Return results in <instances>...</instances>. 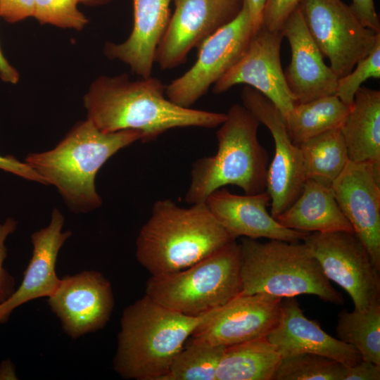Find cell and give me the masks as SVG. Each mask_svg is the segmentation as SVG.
<instances>
[{
  "instance_id": "obj_1",
  "label": "cell",
  "mask_w": 380,
  "mask_h": 380,
  "mask_svg": "<svg viewBox=\"0 0 380 380\" xmlns=\"http://www.w3.org/2000/svg\"><path fill=\"white\" fill-rule=\"evenodd\" d=\"M87 119L103 132L133 129L143 143L179 127L215 128L226 113L178 106L165 95V85L150 76L135 81L127 74L101 76L84 96Z\"/></svg>"
},
{
  "instance_id": "obj_2",
  "label": "cell",
  "mask_w": 380,
  "mask_h": 380,
  "mask_svg": "<svg viewBox=\"0 0 380 380\" xmlns=\"http://www.w3.org/2000/svg\"><path fill=\"white\" fill-rule=\"evenodd\" d=\"M205 203L189 208L170 199L154 203L137 239L138 262L151 275L190 267L233 241Z\"/></svg>"
},
{
  "instance_id": "obj_3",
  "label": "cell",
  "mask_w": 380,
  "mask_h": 380,
  "mask_svg": "<svg viewBox=\"0 0 380 380\" xmlns=\"http://www.w3.org/2000/svg\"><path fill=\"white\" fill-rule=\"evenodd\" d=\"M210 312L184 315L144 295L123 310L114 370L127 379L160 380Z\"/></svg>"
},
{
  "instance_id": "obj_4",
  "label": "cell",
  "mask_w": 380,
  "mask_h": 380,
  "mask_svg": "<svg viewBox=\"0 0 380 380\" xmlns=\"http://www.w3.org/2000/svg\"><path fill=\"white\" fill-rule=\"evenodd\" d=\"M141 138V132L133 129L103 132L87 119L75 125L53 149L30 153L25 161L48 185L57 188L72 210L85 213L102 203L95 187L102 165Z\"/></svg>"
},
{
  "instance_id": "obj_5",
  "label": "cell",
  "mask_w": 380,
  "mask_h": 380,
  "mask_svg": "<svg viewBox=\"0 0 380 380\" xmlns=\"http://www.w3.org/2000/svg\"><path fill=\"white\" fill-rule=\"evenodd\" d=\"M226 115L216 133V153L192 164L184 198L190 205L205 203L211 193L227 185L237 186L246 194L266 190L269 157L258 139L260 122L243 105H232Z\"/></svg>"
},
{
  "instance_id": "obj_6",
  "label": "cell",
  "mask_w": 380,
  "mask_h": 380,
  "mask_svg": "<svg viewBox=\"0 0 380 380\" xmlns=\"http://www.w3.org/2000/svg\"><path fill=\"white\" fill-rule=\"evenodd\" d=\"M241 295L267 293L282 298L308 294L334 305L342 295L331 284L304 243L269 239L262 243L242 237Z\"/></svg>"
},
{
  "instance_id": "obj_7",
  "label": "cell",
  "mask_w": 380,
  "mask_h": 380,
  "mask_svg": "<svg viewBox=\"0 0 380 380\" xmlns=\"http://www.w3.org/2000/svg\"><path fill=\"white\" fill-rule=\"evenodd\" d=\"M241 248L236 240L184 270L151 275L145 295L184 315L199 316L241 291Z\"/></svg>"
},
{
  "instance_id": "obj_8",
  "label": "cell",
  "mask_w": 380,
  "mask_h": 380,
  "mask_svg": "<svg viewBox=\"0 0 380 380\" xmlns=\"http://www.w3.org/2000/svg\"><path fill=\"white\" fill-rule=\"evenodd\" d=\"M306 27L338 78L348 74L372 49L380 32L366 27L341 0H300Z\"/></svg>"
},
{
  "instance_id": "obj_9",
  "label": "cell",
  "mask_w": 380,
  "mask_h": 380,
  "mask_svg": "<svg viewBox=\"0 0 380 380\" xmlns=\"http://www.w3.org/2000/svg\"><path fill=\"white\" fill-rule=\"evenodd\" d=\"M255 32L243 0L236 17L197 49V59L191 68L165 86L167 98L178 106L190 108L239 61Z\"/></svg>"
},
{
  "instance_id": "obj_10",
  "label": "cell",
  "mask_w": 380,
  "mask_h": 380,
  "mask_svg": "<svg viewBox=\"0 0 380 380\" xmlns=\"http://www.w3.org/2000/svg\"><path fill=\"white\" fill-rule=\"evenodd\" d=\"M303 241L327 278L350 295L354 309H365L380 300V271L354 232H312Z\"/></svg>"
},
{
  "instance_id": "obj_11",
  "label": "cell",
  "mask_w": 380,
  "mask_h": 380,
  "mask_svg": "<svg viewBox=\"0 0 380 380\" xmlns=\"http://www.w3.org/2000/svg\"><path fill=\"white\" fill-rule=\"evenodd\" d=\"M241 97L246 108L270 130L274 155L268 167L266 191L270 196V214L276 218L300 194L306 180L300 149L287 132L283 115L267 97L253 88H243Z\"/></svg>"
},
{
  "instance_id": "obj_12",
  "label": "cell",
  "mask_w": 380,
  "mask_h": 380,
  "mask_svg": "<svg viewBox=\"0 0 380 380\" xmlns=\"http://www.w3.org/2000/svg\"><path fill=\"white\" fill-rule=\"evenodd\" d=\"M175 9L157 47L155 63L169 70L186 62L211 35L234 20L243 0H173Z\"/></svg>"
},
{
  "instance_id": "obj_13",
  "label": "cell",
  "mask_w": 380,
  "mask_h": 380,
  "mask_svg": "<svg viewBox=\"0 0 380 380\" xmlns=\"http://www.w3.org/2000/svg\"><path fill=\"white\" fill-rule=\"evenodd\" d=\"M281 31L260 27L239 61L214 85L213 91L222 94L234 85L245 84L270 100L284 118L297 103L286 82L280 59Z\"/></svg>"
},
{
  "instance_id": "obj_14",
  "label": "cell",
  "mask_w": 380,
  "mask_h": 380,
  "mask_svg": "<svg viewBox=\"0 0 380 380\" xmlns=\"http://www.w3.org/2000/svg\"><path fill=\"white\" fill-rule=\"evenodd\" d=\"M64 332L72 338L104 327L110 319L114 297L110 281L97 271H83L61 279L48 298Z\"/></svg>"
},
{
  "instance_id": "obj_15",
  "label": "cell",
  "mask_w": 380,
  "mask_h": 380,
  "mask_svg": "<svg viewBox=\"0 0 380 380\" xmlns=\"http://www.w3.org/2000/svg\"><path fill=\"white\" fill-rule=\"evenodd\" d=\"M282 300L267 293L239 294L213 310L190 338L227 347L266 337L278 322Z\"/></svg>"
},
{
  "instance_id": "obj_16",
  "label": "cell",
  "mask_w": 380,
  "mask_h": 380,
  "mask_svg": "<svg viewBox=\"0 0 380 380\" xmlns=\"http://www.w3.org/2000/svg\"><path fill=\"white\" fill-rule=\"evenodd\" d=\"M331 189L353 232L380 271V169L349 160Z\"/></svg>"
},
{
  "instance_id": "obj_17",
  "label": "cell",
  "mask_w": 380,
  "mask_h": 380,
  "mask_svg": "<svg viewBox=\"0 0 380 380\" xmlns=\"http://www.w3.org/2000/svg\"><path fill=\"white\" fill-rule=\"evenodd\" d=\"M270 201L266 190L238 195L220 188L211 193L205 203L232 239L241 236L288 242L303 241L309 233L291 229L279 223L267 210Z\"/></svg>"
},
{
  "instance_id": "obj_18",
  "label": "cell",
  "mask_w": 380,
  "mask_h": 380,
  "mask_svg": "<svg viewBox=\"0 0 380 380\" xmlns=\"http://www.w3.org/2000/svg\"><path fill=\"white\" fill-rule=\"evenodd\" d=\"M291 47V62L284 72L288 87L297 103L335 94L338 77L312 39L298 7L282 29Z\"/></svg>"
},
{
  "instance_id": "obj_19",
  "label": "cell",
  "mask_w": 380,
  "mask_h": 380,
  "mask_svg": "<svg viewBox=\"0 0 380 380\" xmlns=\"http://www.w3.org/2000/svg\"><path fill=\"white\" fill-rule=\"evenodd\" d=\"M266 337L281 357L314 353L346 367L362 360L353 346L330 336L317 322L307 318L295 297L283 298L278 322Z\"/></svg>"
},
{
  "instance_id": "obj_20",
  "label": "cell",
  "mask_w": 380,
  "mask_h": 380,
  "mask_svg": "<svg viewBox=\"0 0 380 380\" xmlns=\"http://www.w3.org/2000/svg\"><path fill=\"white\" fill-rule=\"evenodd\" d=\"M63 224L62 213L54 208L50 224L31 235L32 258L20 286L8 299L0 304V323L6 322L18 306L34 299L49 298L57 289L61 282L56 272L58 255L71 236L69 230L62 232Z\"/></svg>"
},
{
  "instance_id": "obj_21",
  "label": "cell",
  "mask_w": 380,
  "mask_h": 380,
  "mask_svg": "<svg viewBox=\"0 0 380 380\" xmlns=\"http://www.w3.org/2000/svg\"><path fill=\"white\" fill-rule=\"evenodd\" d=\"M171 1L133 0L134 23L129 37L122 43H106L104 53L128 65L141 78L152 76L156 49L171 17Z\"/></svg>"
},
{
  "instance_id": "obj_22",
  "label": "cell",
  "mask_w": 380,
  "mask_h": 380,
  "mask_svg": "<svg viewBox=\"0 0 380 380\" xmlns=\"http://www.w3.org/2000/svg\"><path fill=\"white\" fill-rule=\"evenodd\" d=\"M282 226L303 232H353L331 186L306 179L296 200L276 218Z\"/></svg>"
},
{
  "instance_id": "obj_23",
  "label": "cell",
  "mask_w": 380,
  "mask_h": 380,
  "mask_svg": "<svg viewBox=\"0 0 380 380\" xmlns=\"http://www.w3.org/2000/svg\"><path fill=\"white\" fill-rule=\"evenodd\" d=\"M349 160L380 169V91L360 87L340 128Z\"/></svg>"
},
{
  "instance_id": "obj_24",
  "label": "cell",
  "mask_w": 380,
  "mask_h": 380,
  "mask_svg": "<svg viewBox=\"0 0 380 380\" xmlns=\"http://www.w3.org/2000/svg\"><path fill=\"white\" fill-rule=\"evenodd\" d=\"M281 356L267 337L225 347L217 380H272Z\"/></svg>"
},
{
  "instance_id": "obj_25",
  "label": "cell",
  "mask_w": 380,
  "mask_h": 380,
  "mask_svg": "<svg viewBox=\"0 0 380 380\" xmlns=\"http://www.w3.org/2000/svg\"><path fill=\"white\" fill-rule=\"evenodd\" d=\"M350 109L336 94L296 103L284 118L287 132L296 145L324 132L340 129Z\"/></svg>"
},
{
  "instance_id": "obj_26",
  "label": "cell",
  "mask_w": 380,
  "mask_h": 380,
  "mask_svg": "<svg viewBox=\"0 0 380 380\" xmlns=\"http://www.w3.org/2000/svg\"><path fill=\"white\" fill-rule=\"evenodd\" d=\"M298 146L301 151L306 179L331 186L349 162L340 129L324 132Z\"/></svg>"
},
{
  "instance_id": "obj_27",
  "label": "cell",
  "mask_w": 380,
  "mask_h": 380,
  "mask_svg": "<svg viewBox=\"0 0 380 380\" xmlns=\"http://www.w3.org/2000/svg\"><path fill=\"white\" fill-rule=\"evenodd\" d=\"M336 335L353 346L362 360L380 365V300L363 310L339 312Z\"/></svg>"
},
{
  "instance_id": "obj_28",
  "label": "cell",
  "mask_w": 380,
  "mask_h": 380,
  "mask_svg": "<svg viewBox=\"0 0 380 380\" xmlns=\"http://www.w3.org/2000/svg\"><path fill=\"white\" fill-rule=\"evenodd\" d=\"M224 349L225 346L191 338L160 380H217Z\"/></svg>"
},
{
  "instance_id": "obj_29",
  "label": "cell",
  "mask_w": 380,
  "mask_h": 380,
  "mask_svg": "<svg viewBox=\"0 0 380 380\" xmlns=\"http://www.w3.org/2000/svg\"><path fill=\"white\" fill-rule=\"evenodd\" d=\"M346 367L323 355L300 353L281 357L272 380H343Z\"/></svg>"
},
{
  "instance_id": "obj_30",
  "label": "cell",
  "mask_w": 380,
  "mask_h": 380,
  "mask_svg": "<svg viewBox=\"0 0 380 380\" xmlns=\"http://www.w3.org/2000/svg\"><path fill=\"white\" fill-rule=\"evenodd\" d=\"M80 0H34V17L40 24L82 30L88 23L78 9Z\"/></svg>"
},
{
  "instance_id": "obj_31",
  "label": "cell",
  "mask_w": 380,
  "mask_h": 380,
  "mask_svg": "<svg viewBox=\"0 0 380 380\" xmlns=\"http://www.w3.org/2000/svg\"><path fill=\"white\" fill-rule=\"evenodd\" d=\"M380 77V37L369 54L359 61L344 77L338 78L335 94L347 106L353 102L356 91L369 78Z\"/></svg>"
},
{
  "instance_id": "obj_32",
  "label": "cell",
  "mask_w": 380,
  "mask_h": 380,
  "mask_svg": "<svg viewBox=\"0 0 380 380\" xmlns=\"http://www.w3.org/2000/svg\"><path fill=\"white\" fill-rule=\"evenodd\" d=\"M300 0H267L261 27L270 31H281L291 13L298 6Z\"/></svg>"
},
{
  "instance_id": "obj_33",
  "label": "cell",
  "mask_w": 380,
  "mask_h": 380,
  "mask_svg": "<svg viewBox=\"0 0 380 380\" xmlns=\"http://www.w3.org/2000/svg\"><path fill=\"white\" fill-rule=\"evenodd\" d=\"M16 227L13 219H8L0 224V304L8 299L15 290L14 277L4 267V262L7 256L5 240Z\"/></svg>"
},
{
  "instance_id": "obj_34",
  "label": "cell",
  "mask_w": 380,
  "mask_h": 380,
  "mask_svg": "<svg viewBox=\"0 0 380 380\" xmlns=\"http://www.w3.org/2000/svg\"><path fill=\"white\" fill-rule=\"evenodd\" d=\"M34 0H0V17L16 23L33 16Z\"/></svg>"
},
{
  "instance_id": "obj_35",
  "label": "cell",
  "mask_w": 380,
  "mask_h": 380,
  "mask_svg": "<svg viewBox=\"0 0 380 380\" xmlns=\"http://www.w3.org/2000/svg\"><path fill=\"white\" fill-rule=\"evenodd\" d=\"M350 6L366 27L380 32V21L374 0H352Z\"/></svg>"
},
{
  "instance_id": "obj_36",
  "label": "cell",
  "mask_w": 380,
  "mask_h": 380,
  "mask_svg": "<svg viewBox=\"0 0 380 380\" xmlns=\"http://www.w3.org/2000/svg\"><path fill=\"white\" fill-rule=\"evenodd\" d=\"M0 169L28 180L47 184L46 180L26 162H20L11 156L0 155Z\"/></svg>"
},
{
  "instance_id": "obj_37",
  "label": "cell",
  "mask_w": 380,
  "mask_h": 380,
  "mask_svg": "<svg viewBox=\"0 0 380 380\" xmlns=\"http://www.w3.org/2000/svg\"><path fill=\"white\" fill-rule=\"evenodd\" d=\"M380 365L360 360L347 367L343 380H379Z\"/></svg>"
},
{
  "instance_id": "obj_38",
  "label": "cell",
  "mask_w": 380,
  "mask_h": 380,
  "mask_svg": "<svg viewBox=\"0 0 380 380\" xmlns=\"http://www.w3.org/2000/svg\"><path fill=\"white\" fill-rule=\"evenodd\" d=\"M244 1L248 8L256 31L261 27L262 12L267 0H244Z\"/></svg>"
},
{
  "instance_id": "obj_39",
  "label": "cell",
  "mask_w": 380,
  "mask_h": 380,
  "mask_svg": "<svg viewBox=\"0 0 380 380\" xmlns=\"http://www.w3.org/2000/svg\"><path fill=\"white\" fill-rule=\"evenodd\" d=\"M0 77L4 82L15 84L19 80V74L4 56L0 49Z\"/></svg>"
},
{
  "instance_id": "obj_40",
  "label": "cell",
  "mask_w": 380,
  "mask_h": 380,
  "mask_svg": "<svg viewBox=\"0 0 380 380\" xmlns=\"http://www.w3.org/2000/svg\"><path fill=\"white\" fill-rule=\"evenodd\" d=\"M6 379H18L15 367L8 360H4L0 364V380Z\"/></svg>"
},
{
  "instance_id": "obj_41",
  "label": "cell",
  "mask_w": 380,
  "mask_h": 380,
  "mask_svg": "<svg viewBox=\"0 0 380 380\" xmlns=\"http://www.w3.org/2000/svg\"><path fill=\"white\" fill-rule=\"evenodd\" d=\"M110 1L112 0H80V2L89 6H96L108 3Z\"/></svg>"
}]
</instances>
